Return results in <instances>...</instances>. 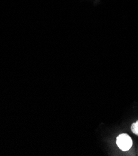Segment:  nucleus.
<instances>
[{"label": "nucleus", "mask_w": 138, "mask_h": 156, "mask_svg": "<svg viewBox=\"0 0 138 156\" xmlns=\"http://www.w3.org/2000/svg\"><path fill=\"white\" fill-rule=\"evenodd\" d=\"M131 129L134 134L138 135V121H137L135 123L132 124Z\"/></svg>", "instance_id": "2"}, {"label": "nucleus", "mask_w": 138, "mask_h": 156, "mask_svg": "<svg viewBox=\"0 0 138 156\" xmlns=\"http://www.w3.org/2000/svg\"><path fill=\"white\" fill-rule=\"evenodd\" d=\"M116 144L120 149L123 151H126L131 147L133 141L129 135L127 134H121L117 137Z\"/></svg>", "instance_id": "1"}]
</instances>
